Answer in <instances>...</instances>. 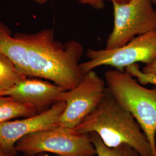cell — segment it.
<instances>
[{"mask_svg": "<svg viewBox=\"0 0 156 156\" xmlns=\"http://www.w3.org/2000/svg\"><path fill=\"white\" fill-rule=\"evenodd\" d=\"M62 91L61 87L55 83L25 78L8 90L6 93L8 96L16 100L38 109L56 102Z\"/></svg>", "mask_w": 156, "mask_h": 156, "instance_id": "9", "label": "cell"}, {"mask_svg": "<svg viewBox=\"0 0 156 156\" xmlns=\"http://www.w3.org/2000/svg\"><path fill=\"white\" fill-rule=\"evenodd\" d=\"M66 105L64 101H58L38 115L0 123V145L7 153L13 156L16 151L17 142L24 136L58 127L59 119Z\"/></svg>", "mask_w": 156, "mask_h": 156, "instance_id": "8", "label": "cell"}, {"mask_svg": "<svg viewBox=\"0 0 156 156\" xmlns=\"http://www.w3.org/2000/svg\"><path fill=\"white\" fill-rule=\"evenodd\" d=\"M142 71L145 73L156 75V58L151 64L146 65V66L142 69Z\"/></svg>", "mask_w": 156, "mask_h": 156, "instance_id": "16", "label": "cell"}, {"mask_svg": "<svg viewBox=\"0 0 156 156\" xmlns=\"http://www.w3.org/2000/svg\"><path fill=\"white\" fill-rule=\"evenodd\" d=\"M151 1L153 4H156V0H151Z\"/></svg>", "mask_w": 156, "mask_h": 156, "instance_id": "19", "label": "cell"}, {"mask_svg": "<svg viewBox=\"0 0 156 156\" xmlns=\"http://www.w3.org/2000/svg\"><path fill=\"white\" fill-rule=\"evenodd\" d=\"M106 88L134 117L156 156V88L149 89L126 71L116 69L105 73Z\"/></svg>", "mask_w": 156, "mask_h": 156, "instance_id": "3", "label": "cell"}, {"mask_svg": "<svg viewBox=\"0 0 156 156\" xmlns=\"http://www.w3.org/2000/svg\"><path fill=\"white\" fill-rule=\"evenodd\" d=\"M90 135L97 156H140L136 151L128 145H122L113 148L108 147L97 134L92 133Z\"/></svg>", "mask_w": 156, "mask_h": 156, "instance_id": "13", "label": "cell"}, {"mask_svg": "<svg viewBox=\"0 0 156 156\" xmlns=\"http://www.w3.org/2000/svg\"><path fill=\"white\" fill-rule=\"evenodd\" d=\"M0 54L9 59L24 76H33L26 45L17 35L12 37L3 25H0Z\"/></svg>", "mask_w": 156, "mask_h": 156, "instance_id": "10", "label": "cell"}, {"mask_svg": "<svg viewBox=\"0 0 156 156\" xmlns=\"http://www.w3.org/2000/svg\"><path fill=\"white\" fill-rule=\"evenodd\" d=\"M39 4H43L47 0H34ZM104 0H79V3L83 5H88L95 9H101L104 7Z\"/></svg>", "mask_w": 156, "mask_h": 156, "instance_id": "15", "label": "cell"}, {"mask_svg": "<svg viewBox=\"0 0 156 156\" xmlns=\"http://www.w3.org/2000/svg\"><path fill=\"white\" fill-rule=\"evenodd\" d=\"M37 109L8 95H0V123L35 115Z\"/></svg>", "mask_w": 156, "mask_h": 156, "instance_id": "11", "label": "cell"}, {"mask_svg": "<svg viewBox=\"0 0 156 156\" xmlns=\"http://www.w3.org/2000/svg\"><path fill=\"white\" fill-rule=\"evenodd\" d=\"M72 129L78 134L95 133L108 147L128 145L140 156H153L151 145L139 124L107 88L99 105Z\"/></svg>", "mask_w": 156, "mask_h": 156, "instance_id": "2", "label": "cell"}, {"mask_svg": "<svg viewBox=\"0 0 156 156\" xmlns=\"http://www.w3.org/2000/svg\"><path fill=\"white\" fill-rule=\"evenodd\" d=\"M114 24L105 49L127 44L134 38L156 30V9L151 0H131L113 4Z\"/></svg>", "mask_w": 156, "mask_h": 156, "instance_id": "6", "label": "cell"}, {"mask_svg": "<svg viewBox=\"0 0 156 156\" xmlns=\"http://www.w3.org/2000/svg\"><path fill=\"white\" fill-rule=\"evenodd\" d=\"M88 61L80 63L83 75L102 66H109L121 71L137 62L148 65L156 58V30L139 35L127 44L114 49L86 51Z\"/></svg>", "mask_w": 156, "mask_h": 156, "instance_id": "5", "label": "cell"}, {"mask_svg": "<svg viewBox=\"0 0 156 156\" xmlns=\"http://www.w3.org/2000/svg\"><path fill=\"white\" fill-rule=\"evenodd\" d=\"M125 71L137 79L138 82L142 85L148 84H153L156 87V75L143 73L140 70V66L138 64H133L126 68Z\"/></svg>", "mask_w": 156, "mask_h": 156, "instance_id": "14", "label": "cell"}, {"mask_svg": "<svg viewBox=\"0 0 156 156\" xmlns=\"http://www.w3.org/2000/svg\"><path fill=\"white\" fill-rule=\"evenodd\" d=\"M111 1L112 4H126L129 2L131 0H108Z\"/></svg>", "mask_w": 156, "mask_h": 156, "instance_id": "17", "label": "cell"}, {"mask_svg": "<svg viewBox=\"0 0 156 156\" xmlns=\"http://www.w3.org/2000/svg\"><path fill=\"white\" fill-rule=\"evenodd\" d=\"M0 95H5V94L4 93H0Z\"/></svg>", "mask_w": 156, "mask_h": 156, "instance_id": "20", "label": "cell"}, {"mask_svg": "<svg viewBox=\"0 0 156 156\" xmlns=\"http://www.w3.org/2000/svg\"><path fill=\"white\" fill-rule=\"evenodd\" d=\"M25 78L9 59L0 54V93L7 95L8 90Z\"/></svg>", "mask_w": 156, "mask_h": 156, "instance_id": "12", "label": "cell"}, {"mask_svg": "<svg viewBox=\"0 0 156 156\" xmlns=\"http://www.w3.org/2000/svg\"><path fill=\"white\" fill-rule=\"evenodd\" d=\"M106 91V83L94 70L84 75L73 89L62 91L57 101L66 102L58 127L73 129L82 123L99 105Z\"/></svg>", "mask_w": 156, "mask_h": 156, "instance_id": "7", "label": "cell"}, {"mask_svg": "<svg viewBox=\"0 0 156 156\" xmlns=\"http://www.w3.org/2000/svg\"><path fill=\"white\" fill-rule=\"evenodd\" d=\"M15 150L27 154L51 153L60 156H94L96 150L90 134L57 127L30 134L19 140Z\"/></svg>", "mask_w": 156, "mask_h": 156, "instance_id": "4", "label": "cell"}, {"mask_svg": "<svg viewBox=\"0 0 156 156\" xmlns=\"http://www.w3.org/2000/svg\"><path fill=\"white\" fill-rule=\"evenodd\" d=\"M42 156V155H41V156Z\"/></svg>", "mask_w": 156, "mask_h": 156, "instance_id": "21", "label": "cell"}, {"mask_svg": "<svg viewBox=\"0 0 156 156\" xmlns=\"http://www.w3.org/2000/svg\"><path fill=\"white\" fill-rule=\"evenodd\" d=\"M17 36L26 45L33 77L50 80L64 91L80 83L84 75L79 62L84 48L78 41L71 40L63 45L55 39L53 30L48 28Z\"/></svg>", "mask_w": 156, "mask_h": 156, "instance_id": "1", "label": "cell"}, {"mask_svg": "<svg viewBox=\"0 0 156 156\" xmlns=\"http://www.w3.org/2000/svg\"><path fill=\"white\" fill-rule=\"evenodd\" d=\"M0 156H13L9 154L8 153H7L3 149V148L1 147V146L0 145Z\"/></svg>", "mask_w": 156, "mask_h": 156, "instance_id": "18", "label": "cell"}]
</instances>
